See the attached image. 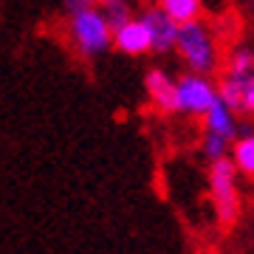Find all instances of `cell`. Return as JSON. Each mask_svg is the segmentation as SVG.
Masks as SVG:
<instances>
[{
	"instance_id": "6da1fadb",
	"label": "cell",
	"mask_w": 254,
	"mask_h": 254,
	"mask_svg": "<svg viewBox=\"0 0 254 254\" xmlns=\"http://www.w3.org/2000/svg\"><path fill=\"white\" fill-rule=\"evenodd\" d=\"M218 96L237 116H254V48L237 46L220 76Z\"/></svg>"
},
{
	"instance_id": "7a4b0ae2",
	"label": "cell",
	"mask_w": 254,
	"mask_h": 254,
	"mask_svg": "<svg viewBox=\"0 0 254 254\" xmlns=\"http://www.w3.org/2000/svg\"><path fill=\"white\" fill-rule=\"evenodd\" d=\"M173 51H178L181 63L187 65V71H195V73H215V68L220 65V51H218L215 31L200 17L178 23Z\"/></svg>"
},
{
	"instance_id": "3957f363",
	"label": "cell",
	"mask_w": 254,
	"mask_h": 254,
	"mask_svg": "<svg viewBox=\"0 0 254 254\" xmlns=\"http://www.w3.org/2000/svg\"><path fill=\"white\" fill-rule=\"evenodd\" d=\"M68 17H71L68 20L71 43L85 60H96L108 48H113V28H110V23L105 20V14L96 6L79 9L73 14H68Z\"/></svg>"
},
{
	"instance_id": "277c9868",
	"label": "cell",
	"mask_w": 254,
	"mask_h": 254,
	"mask_svg": "<svg viewBox=\"0 0 254 254\" xmlns=\"http://www.w3.org/2000/svg\"><path fill=\"white\" fill-rule=\"evenodd\" d=\"M209 192L223 226H232L240 215V192H237V170L232 158H215L209 167Z\"/></svg>"
},
{
	"instance_id": "5b68a950",
	"label": "cell",
	"mask_w": 254,
	"mask_h": 254,
	"mask_svg": "<svg viewBox=\"0 0 254 254\" xmlns=\"http://www.w3.org/2000/svg\"><path fill=\"white\" fill-rule=\"evenodd\" d=\"M215 99H218V85L209 79V73L187 71L175 79V113L203 116Z\"/></svg>"
},
{
	"instance_id": "8992f818",
	"label": "cell",
	"mask_w": 254,
	"mask_h": 254,
	"mask_svg": "<svg viewBox=\"0 0 254 254\" xmlns=\"http://www.w3.org/2000/svg\"><path fill=\"white\" fill-rule=\"evenodd\" d=\"M141 23L147 26V34H150V46H153L155 54H167L175 48V34H178V23H175L170 14H164L158 6H150L141 14Z\"/></svg>"
},
{
	"instance_id": "52a82bcc",
	"label": "cell",
	"mask_w": 254,
	"mask_h": 254,
	"mask_svg": "<svg viewBox=\"0 0 254 254\" xmlns=\"http://www.w3.org/2000/svg\"><path fill=\"white\" fill-rule=\"evenodd\" d=\"M113 48L127 57H144L153 51L150 34H147V26L141 23V17H130L113 26Z\"/></svg>"
},
{
	"instance_id": "ba28073f",
	"label": "cell",
	"mask_w": 254,
	"mask_h": 254,
	"mask_svg": "<svg viewBox=\"0 0 254 254\" xmlns=\"http://www.w3.org/2000/svg\"><path fill=\"white\" fill-rule=\"evenodd\" d=\"M144 91L158 110L175 113V79L164 68H150L144 76Z\"/></svg>"
},
{
	"instance_id": "9c48e42d",
	"label": "cell",
	"mask_w": 254,
	"mask_h": 254,
	"mask_svg": "<svg viewBox=\"0 0 254 254\" xmlns=\"http://www.w3.org/2000/svg\"><path fill=\"white\" fill-rule=\"evenodd\" d=\"M203 127H206V133H218V136L232 141L237 136V127L240 125H237V113L218 96L206 108V113H203Z\"/></svg>"
},
{
	"instance_id": "30bf717a",
	"label": "cell",
	"mask_w": 254,
	"mask_h": 254,
	"mask_svg": "<svg viewBox=\"0 0 254 254\" xmlns=\"http://www.w3.org/2000/svg\"><path fill=\"white\" fill-rule=\"evenodd\" d=\"M235 147H232V164H235L237 173L249 175V178H254V130H249V133H240V136H235Z\"/></svg>"
},
{
	"instance_id": "8fae6325",
	"label": "cell",
	"mask_w": 254,
	"mask_h": 254,
	"mask_svg": "<svg viewBox=\"0 0 254 254\" xmlns=\"http://www.w3.org/2000/svg\"><path fill=\"white\" fill-rule=\"evenodd\" d=\"M158 9L170 14L175 23H187V20H198L203 11V0H158Z\"/></svg>"
},
{
	"instance_id": "7c38bea8",
	"label": "cell",
	"mask_w": 254,
	"mask_h": 254,
	"mask_svg": "<svg viewBox=\"0 0 254 254\" xmlns=\"http://www.w3.org/2000/svg\"><path fill=\"white\" fill-rule=\"evenodd\" d=\"M93 6L105 14V20L110 23V28L119 26V23H125V20H130V17H136L130 0H96Z\"/></svg>"
},
{
	"instance_id": "4fadbf2b",
	"label": "cell",
	"mask_w": 254,
	"mask_h": 254,
	"mask_svg": "<svg viewBox=\"0 0 254 254\" xmlns=\"http://www.w3.org/2000/svg\"><path fill=\"white\" fill-rule=\"evenodd\" d=\"M229 138L218 136V133H203V155H206L209 161H215V158H223V155L229 153Z\"/></svg>"
},
{
	"instance_id": "5bb4252c",
	"label": "cell",
	"mask_w": 254,
	"mask_h": 254,
	"mask_svg": "<svg viewBox=\"0 0 254 254\" xmlns=\"http://www.w3.org/2000/svg\"><path fill=\"white\" fill-rule=\"evenodd\" d=\"M96 0H63V6L68 14H73V11H79V9H88V6H93Z\"/></svg>"
},
{
	"instance_id": "9a60e30c",
	"label": "cell",
	"mask_w": 254,
	"mask_h": 254,
	"mask_svg": "<svg viewBox=\"0 0 254 254\" xmlns=\"http://www.w3.org/2000/svg\"><path fill=\"white\" fill-rule=\"evenodd\" d=\"M252 6H254V0H252Z\"/></svg>"
}]
</instances>
